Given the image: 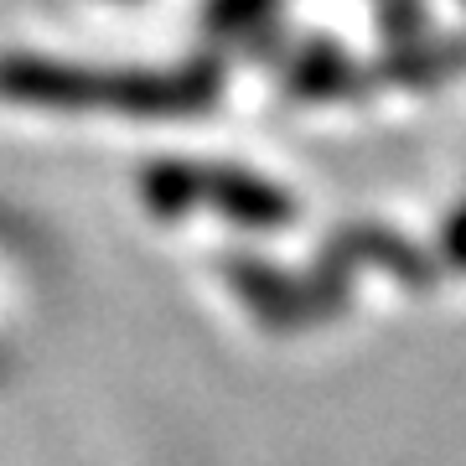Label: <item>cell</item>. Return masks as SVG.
Returning a JSON list of instances; mask_svg holds the SVG:
<instances>
[{"label": "cell", "instance_id": "1", "mask_svg": "<svg viewBox=\"0 0 466 466\" xmlns=\"http://www.w3.org/2000/svg\"><path fill=\"white\" fill-rule=\"evenodd\" d=\"M0 94L21 104H57V109H130V115H198L223 94V63L192 57L177 73H88L42 57H5Z\"/></svg>", "mask_w": 466, "mask_h": 466}, {"label": "cell", "instance_id": "2", "mask_svg": "<svg viewBox=\"0 0 466 466\" xmlns=\"http://www.w3.org/2000/svg\"><path fill=\"white\" fill-rule=\"evenodd\" d=\"M321 259H332V265L348 269V275L358 265L389 269L404 290H425V285H435V265H431V259H425L404 233L379 228V223H348V228H337L332 238H327Z\"/></svg>", "mask_w": 466, "mask_h": 466}, {"label": "cell", "instance_id": "3", "mask_svg": "<svg viewBox=\"0 0 466 466\" xmlns=\"http://www.w3.org/2000/svg\"><path fill=\"white\" fill-rule=\"evenodd\" d=\"M228 285L244 296L254 317L275 327V332H290V327H311L317 311L306 300V285L290 280L285 269L265 265V259H249V254H228Z\"/></svg>", "mask_w": 466, "mask_h": 466}, {"label": "cell", "instance_id": "4", "mask_svg": "<svg viewBox=\"0 0 466 466\" xmlns=\"http://www.w3.org/2000/svg\"><path fill=\"white\" fill-rule=\"evenodd\" d=\"M202 198L213 208H223L244 228H285L296 218V202L285 198L275 182L249 177V171H233V167H198V202Z\"/></svg>", "mask_w": 466, "mask_h": 466}, {"label": "cell", "instance_id": "5", "mask_svg": "<svg viewBox=\"0 0 466 466\" xmlns=\"http://www.w3.org/2000/svg\"><path fill=\"white\" fill-rule=\"evenodd\" d=\"M466 67V36H435V42H400L394 52H383L373 67H363L368 84H394V88H435L456 78Z\"/></svg>", "mask_w": 466, "mask_h": 466}, {"label": "cell", "instance_id": "6", "mask_svg": "<svg viewBox=\"0 0 466 466\" xmlns=\"http://www.w3.org/2000/svg\"><path fill=\"white\" fill-rule=\"evenodd\" d=\"M285 88H290V99H352V94H363V67H352V57L332 42H311L306 52L290 57Z\"/></svg>", "mask_w": 466, "mask_h": 466}, {"label": "cell", "instance_id": "7", "mask_svg": "<svg viewBox=\"0 0 466 466\" xmlns=\"http://www.w3.org/2000/svg\"><path fill=\"white\" fill-rule=\"evenodd\" d=\"M140 198L156 218H182L187 208H198V167H171L156 161L140 182Z\"/></svg>", "mask_w": 466, "mask_h": 466}, {"label": "cell", "instance_id": "8", "mask_svg": "<svg viewBox=\"0 0 466 466\" xmlns=\"http://www.w3.org/2000/svg\"><path fill=\"white\" fill-rule=\"evenodd\" d=\"M275 5L280 0H208L202 26L218 36H238V32H254V26L275 21Z\"/></svg>", "mask_w": 466, "mask_h": 466}, {"label": "cell", "instance_id": "9", "mask_svg": "<svg viewBox=\"0 0 466 466\" xmlns=\"http://www.w3.org/2000/svg\"><path fill=\"white\" fill-rule=\"evenodd\" d=\"M425 26H431V16L420 11V0H389L379 11V32L400 47V42H420L425 36Z\"/></svg>", "mask_w": 466, "mask_h": 466}, {"label": "cell", "instance_id": "10", "mask_svg": "<svg viewBox=\"0 0 466 466\" xmlns=\"http://www.w3.org/2000/svg\"><path fill=\"white\" fill-rule=\"evenodd\" d=\"M441 259H446L451 269H466V208L451 213L446 228H441Z\"/></svg>", "mask_w": 466, "mask_h": 466}]
</instances>
